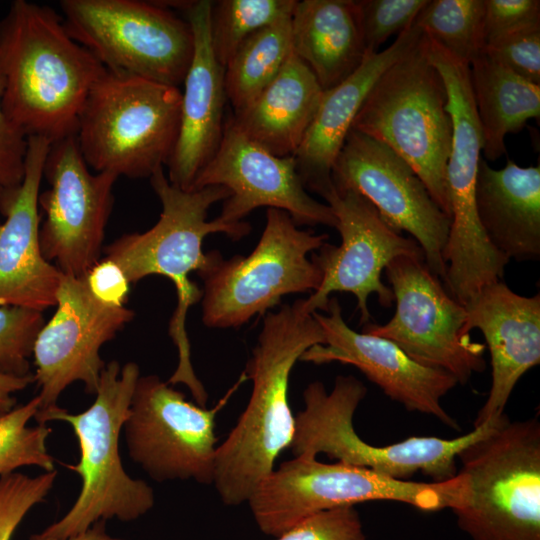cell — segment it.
<instances>
[{"label":"cell","instance_id":"41","mask_svg":"<svg viewBox=\"0 0 540 540\" xmlns=\"http://www.w3.org/2000/svg\"><path fill=\"white\" fill-rule=\"evenodd\" d=\"M64 540H125L121 538H115L110 536L105 530V521H98L94 523L84 532L69 537Z\"/></svg>","mask_w":540,"mask_h":540},{"label":"cell","instance_id":"28","mask_svg":"<svg viewBox=\"0 0 540 540\" xmlns=\"http://www.w3.org/2000/svg\"><path fill=\"white\" fill-rule=\"evenodd\" d=\"M290 20H281L250 35L225 66V91L234 112L248 106L286 64L293 52Z\"/></svg>","mask_w":540,"mask_h":540},{"label":"cell","instance_id":"19","mask_svg":"<svg viewBox=\"0 0 540 540\" xmlns=\"http://www.w3.org/2000/svg\"><path fill=\"white\" fill-rule=\"evenodd\" d=\"M325 311L312 313L323 329L325 343L306 350L300 361L352 365L408 411L435 417L442 424L459 429L441 403L458 385L451 374L418 363L388 339L350 328L336 297L329 298Z\"/></svg>","mask_w":540,"mask_h":540},{"label":"cell","instance_id":"27","mask_svg":"<svg viewBox=\"0 0 540 540\" xmlns=\"http://www.w3.org/2000/svg\"><path fill=\"white\" fill-rule=\"evenodd\" d=\"M475 110L482 132L485 158L506 153L505 137L540 116V85H536L482 54L469 65Z\"/></svg>","mask_w":540,"mask_h":540},{"label":"cell","instance_id":"1","mask_svg":"<svg viewBox=\"0 0 540 540\" xmlns=\"http://www.w3.org/2000/svg\"><path fill=\"white\" fill-rule=\"evenodd\" d=\"M106 69L53 9L13 1L0 21L2 106L28 138L75 136L86 98Z\"/></svg>","mask_w":540,"mask_h":540},{"label":"cell","instance_id":"36","mask_svg":"<svg viewBox=\"0 0 540 540\" xmlns=\"http://www.w3.org/2000/svg\"><path fill=\"white\" fill-rule=\"evenodd\" d=\"M276 540H366V535L355 506H343L304 519Z\"/></svg>","mask_w":540,"mask_h":540},{"label":"cell","instance_id":"9","mask_svg":"<svg viewBox=\"0 0 540 540\" xmlns=\"http://www.w3.org/2000/svg\"><path fill=\"white\" fill-rule=\"evenodd\" d=\"M423 35V32H422ZM444 81L418 43L377 80L352 129L396 152L450 217L446 168L452 143Z\"/></svg>","mask_w":540,"mask_h":540},{"label":"cell","instance_id":"26","mask_svg":"<svg viewBox=\"0 0 540 540\" xmlns=\"http://www.w3.org/2000/svg\"><path fill=\"white\" fill-rule=\"evenodd\" d=\"M290 27L293 52L323 91L348 78L368 53L354 0L297 1Z\"/></svg>","mask_w":540,"mask_h":540},{"label":"cell","instance_id":"40","mask_svg":"<svg viewBox=\"0 0 540 540\" xmlns=\"http://www.w3.org/2000/svg\"><path fill=\"white\" fill-rule=\"evenodd\" d=\"M34 382V375L0 374V417L15 408V394Z\"/></svg>","mask_w":540,"mask_h":540},{"label":"cell","instance_id":"35","mask_svg":"<svg viewBox=\"0 0 540 540\" xmlns=\"http://www.w3.org/2000/svg\"><path fill=\"white\" fill-rule=\"evenodd\" d=\"M484 54L520 77L540 85V22L487 44Z\"/></svg>","mask_w":540,"mask_h":540},{"label":"cell","instance_id":"3","mask_svg":"<svg viewBox=\"0 0 540 540\" xmlns=\"http://www.w3.org/2000/svg\"><path fill=\"white\" fill-rule=\"evenodd\" d=\"M149 179L162 205L157 223L145 232L122 235L104 251L131 284L150 275L164 276L174 284L177 305L168 332L178 350V365L167 383L186 385L197 405L205 407L208 394L194 372L186 331L188 310L202 299V289L190 279V274L200 275L215 258L217 251L205 254L202 250L207 235L224 233L239 240L250 233L251 226L243 221L226 223L219 217L207 220L210 207L230 196L222 186L182 190L169 182L163 168Z\"/></svg>","mask_w":540,"mask_h":540},{"label":"cell","instance_id":"21","mask_svg":"<svg viewBox=\"0 0 540 540\" xmlns=\"http://www.w3.org/2000/svg\"><path fill=\"white\" fill-rule=\"evenodd\" d=\"M212 4L210 0L187 1L182 9L193 32L194 52L182 83L179 134L167 178L187 191L217 152L225 124V68L211 46Z\"/></svg>","mask_w":540,"mask_h":540},{"label":"cell","instance_id":"38","mask_svg":"<svg viewBox=\"0 0 540 540\" xmlns=\"http://www.w3.org/2000/svg\"><path fill=\"white\" fill-rule=\"evenodd\" d=\"M0 77V188H15L23 180L27 137L9 120L2 106Z\"/></svg>","mask_w":540,"mask_h":540},{"label":"cell","instance_id":"34","mask_svg":"<svg viewBox=\"0 0 540 540\" xmlns=\"http://www.w3.org/2000/svg\"><path fill=\"white\" fill-rule=\"evenodd\" d=\"M428 0H357L364 43L368 52L392 35L409 28Z\"/></svg>","mask_w":540,"mask_h":540},{"label":"cell","instance_id":"15","mask_svg":"<svg viewBox=\"0 0 540 540\" xmlns=\"http://www.w3.org/2000/svg\"><path fill=\"white\" fill-rule=\"evenodd\" d=\"M335 189L364 196L395 231L410 234L428 268L444 281L450 217L413 168L384 143L351 129L331 172Z\"/></svg>","mask_w":540,"mask_h":540},{"label":"cell","instance_id":"8","mask_svg":"<svg viewBox=\"0 0 540 540\" xmlns=\"http://www.w3.org/2000/svg\"><path fill=\"white\" fill-rule=\"evenodd\" d=\"M461 474L443 482L398 480L373 470L320 462L302 454L284 461L255 489L247 503L258 528L278 537L304 519L343 506L393 501L434 512L455 509L465 495Z\"/></svg>","mask_w":540,"mask_h":540},{"label":"cell","instance_id":"29","mask_svg":"<svg viewBox=\"0 0 540 540\" xmlns=\"http://www.w3.org/2000/svg\"><path fill=\"white\" fill-rule=\"evenodd\" d=\"M484 0H428L414 23L439 47L470 65L484 54Z\"/></svg>","mask_w":540,"mask_h":540},{"label":"cell","instance_id":"16","mask_svg":"<svg viewBox=\"0 0 540 540\" xmlns=\"http://www.w3.org/2000/svg\"><path fill=\"white\" fill-rule=\"evenodd\" d=\"M76 137L53 142L43 177L49 187L39 194L45 220L39 239L44 258L67 276L83 277L100 260L118 176L91 173Z\"/></svg>","mask_w":540,"mask_h":540},{"label":"cell","instance_id":"10","mask_svg":"<svg viewBox=\"0 0 540 540\" xmlns=\"http://www.w3.org/2000/svg\"><path fill=\"white\" fill-rule=\"evenodd\" d=\"M328 238L325 233L298 229L287 212L268 208L263 233L248 256L226 260L217 251L199 275L205 326L239 328L278 305L285 295L317 290L322 274L308 254Z\"/></svg>","mask_w":540,"mask_h":540},{"label":"cell","instance_id":"25","mask_svg":"<svg viewBox=\"0 0 540 540\" xmlns=\"http://www.w3.org/2000/svg\"><path fill=\"white\" fill-rule=\"evenodd\" d=\"M323 92L310 68L292 52L277 77L230 117L247 138L271 154L294 156Z\"/></svg>","mask_w":540,"mask_h":540},{"label":"cell","instance_id":"23","mask_svg":"<svg viewBox=\"0 0 540 540\" xmlns=\"http://www.w3.org/2000/svg\"><path fill=\"white\" fill-rule=\"evenodd\" d=\"M413 23L381 52H368L362 64L337 86L323 92L318 110L294 155L306 189L325 198L333 189V164L364 100L380 76L420 40Z\"/></svg>","mask_w":540,"mask_h":540},{"label":"cell","instance_id":"4","mask_svg":"<svg viewBox=\"0 0 540 540\" xmlns=\"http://www.w3.org/2000/svg\"><path fill=\"white\" fill-rule=\"evenodd\" d=\"M139 377L136 363L121 366L112 360L106 363L96 398L85 411L70 413L58 406L34 418L42 425L63 421L72 427L80 458L77 464L66 467L80 476L82 484L67 513L29 540H64L98 521H134L151 510L155 503L152 488L126 473L119 452L120 435Z\"/></svg>","mask_w":540,"mask_h":540},{"label":"cell","instance_id":"17","mask_svg":"<svg viewBox=\"0 0 540 540\" xmlns=\"http://www.w3.org/2000/svg\"><path fill=\"white\" fill-rule=\"evenodd\" d=\"M133 318L134 312L126 306L98 302L84 276L63 275L56 311L40 329L33 346V375L40 399L35 417L57 408L58 398L74 382H82L86 393L96 394L106 365L100 349Z\"/></svg>","mask_w":540,"mask_h":540},{"label":"cell","instance_id":"11","mask_svg":"<svg viewBox=\"0 0 540 540\" xmlns=\"http://www.w3.org/2000/svg\"><path fill=\"white\" fill-rule=\"evenodd\" d=\"M66 31L112 73L183 83L194 36L187 20L156 1L62 0Z\"/></svg>","mask_w":540,"mask_h":540},{"label":"cell","instance_id":"2","mask_svg":"<svg viewBox=\"0 0 540 540\" xmlns=\"http://www.w3.org/2000/svg\"><path fill=\"white\" fill-rule=\"evenodd\" d=\"M324 343L323 329L303 310L302 299L267 313L246 366L245 376L252 381L249 401L216 451L212 484L223 504L247 502L290 448L295 432L290 374L306 350Z\"/></svg>","mask_w":540,"mask_h":540},{"label":"cell","instance_id":"32","mask_svg":"<svg viewBox=\"0 0 540 540\" xmlns=\"http://www.w3.org/2000/svg\"><path fill=\"white\" fill-rule=\"evenodd\" d=\"M44 323L43 312L15 306L0 307V374H32L29 359Z\"/></svg>","mask_w":540,"mask_h":540},{"label":"cell","instance_id":"14","mask_svg":"<svg viewBox=\"0 0 540 540\" xmlns=\"http://www.w3.org/2000/svg\"><path fill=\"white\" fill-rule=\"evenodd\" d=\"M324 199L337 219L341 243H324L312 253L322 279L318 289L302 299L303 310L310 314L325 310L331 293L348 292L356 297L360 323L368 324L370 295L375 294L384 308L394 302L391 288L381 280L382 272L400 256L424 259L422 249L413 238L392 229L358 192L333 187Z\"/></svg>","mask_w":540,"mask_h":540},{"label":"cell","instance_id":"5","mask_svg":"<svg viewBox=\"0 0 540 540\" xmlns=\"http://www.w3.org/2000/svg\"><path fill=\"white\" fill-rule=\"evenodd\" d=\"M180 111L179 87L106 70L86 98L75 137L96 172L150 178L173 154Z\"/></svg>","mask_w":540,"mask_h":540},{"label":"cell","instance_id":"33","mask_svg":"<svg viewBox=\"0 0 540 540\" xmlns=\"http://www.w3.org/2000/svg\"><path fill=\"white\" fill-rule=\"evenodd\" d=\"M57 471L30 477L13 472L0 477V540H11L19 524L51 491Z\"/></svg>","mask_w":540,"mask_h":540},{"label":"cell","instance_id":"30","mask_svg":"<svg viewBox=\"0 0 540 540\" xmlns=\"http://www.w3.org/2000/svg\"><path fill=\"white\" fill-rule=\"evenodd\" d=\"M296 0H220L213 2L210 40L225 68L242 42L256 31L291 18Z\"/></svg>","mask_w":540,"mask_h":540},{"label":"cell","instance_id":"20","mask_svg":"<svg viewBox=\"0 0 540 540\" xmlns=\"http://www.w3.org/2000/svg\"><path fill=\"white\" fill-rule=\"evenodd\" d=\"M51 144L28 137L23 180L0 195V307L43 312L57 303L63 274L44 258L39 239L38 198Z\"/></svg>","mask_w":540,"mask_h":540},{"label":"cell","instance_id":"13","mask_svg":"<svg viewBox=\"0 0 540 540\" xmlns=\"http://www.w3.org/2000/svg\"><path fill=\"white\" fill-rule=\"evenodd\" d=\"M214 408L195 405L157 375L140 376L124 432L129 457L157 482L212 484L218 438Z\"/></svg>","mask_w":540,"mask_h":540},{"label":"cell","instance_id":"18","mask_svg":"<svg viewBox=\"0 0 540 540\" xmlns=\"http://www.w3.org/2000/svg\"><path fill=\"white\" fill-rule=\"evenodd\" d=\"M207 186L229 190L218 216L226 223L240 222L265 206L287 212L297 226H337L330 206L307 193L294 156L271 154L247 138L230 116L217 152L196 177L192 190Z\"/></svg>","mask_w":540,"mask_h":540},{"label":"cell","instance_id":"42","mask_svg":"<svg viewBox=\"0 0 540 540\" xmlns=\"http://www.w3.org/2000/svg\"><path fill=\"white\" fill-rule=\"evenodd\" d=\"M2 190H3V189L0 188V195H1V193H2Z\"/></svg>","mask_w":540,"mask_h":540},{"label":"cell","instance_id":"22","mask_svg":"<svg viewBox=\"0 0 540 540\" xmlns=\"http://www.w3.org/2000/svg\"><path fill=\"white\" fill-rule=\"evenodd\" d=\"M465 332L478 329L490 353L491 388L474 427L504 413L520 378L540 363V294L522 296L503 281L464 304Z\"/></svg>","mask_w":540,"mask_h":540},{"label":"cell","instance_id":"6","mask_svg":"<svg viewBox=\"0 0 540 540\" xmlns=\"http://www.w3.org/2000/svg\"><path fill=\"white\" fill-rule=\"evenodd\" d=\"M458 473L465 480L452 510L471 540H540V422L511 421L462 449Z\"/></svg>","mask_w":540,"mask_h":540},{"label":"cell","instance_id":"39","mask_svg":"<svg viewBox=\"0 0 540 540\" xmlns=\"http://www.w3.org/2000/svg\"><path fill=\"white\" fill-rule=\"evenodd\" d=\"M91 295L109 307H124L127 302L130 282L124 271L113 260L100 259L84 276Z\"/></svg>","mask_w":540,"mask_h":540},{"label":"cell","instance_id":"12","mask_svg":"<svg viewBox=\"0 0 540 540\" xmlns=\"http://www.w3.org/2000/svg\"><path fill=\"white\" fill-rule=\"evenodd\" d=\"M395 313L362 332L388 339L418 363L444 370L466 384L486 367V346L465 332L466 310L446 290L424 259L400 256L384 270Z\"/></svg>","mask_w":540,"mask_h":540},{"label":"cell","instance_id":"31","mask_svg":"<svg viewBox=\"0 0 540 540\" xmlns=\"http://www.w3.org/2000/svg\"><path fill=\"white\" fill-rule=\"evenodd\" d=\"M39 407L40 399L35 396L0 417V477L23 466H37L45 472L55 470L46 446L52 429L42 424L28 426Z\"/></svg>","mask_w":540,"mask_h":540},{"label":"cell","instance_id":"7","mask_svg":"<svg viewBox=\"0 0 540 540\" xmlns=\"http://www.w3.org/2000/svg\"><path fill=\"white\" fill-rule=\"evenodd\" d=\"M366 394V386L352 375H338L330 392L321 381L309 383L303 391L305 407L295 415L290 446L293 455L317 457L325 453L337 462L398 480H411L421 472L432 482H443L457 475L459 452L488 434L502 417H494L452 439L414 436L394 444L374 446L357 434L353 424L355 411Z\"/></svg>","mask_w":540,"mask_h":540},{"label":"cell","instance_id":"24","mask_svg":"<svg viewBox=\"0 0 540 540\" xmlns=\"http://www.w3.org/2000/svg\"><path fill=\"white\" fill-rule=\"evenodd\" d=\"M475 202L492 246L509 260L540 258V166L520 167L508 159L502 169L481 158Z\"/></svg>","mask_w":540,"mask_h":540},{"label":"cell","instance_id":"37","mask_svg":"<svg viewBox=\"0 0 540 540\" xmlns=\"http://www.w3.org/2000/svg\"><path fill=\"white\" fill-rule=\"evenodd\" d=\"M485 44L540 22L539 0H484Z\"/></svg>","mask_w":540,"mask_h":540}]
</instances>
